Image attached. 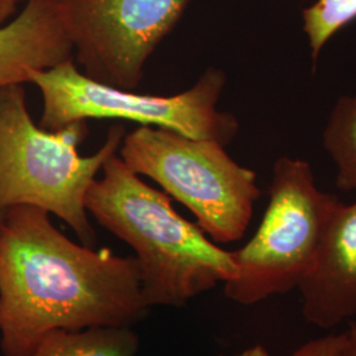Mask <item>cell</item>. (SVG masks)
<instances>
[{
    "label": "cell",
    "instance_id": "30bf717a",
    "mask_svg": "<svg viewBox=\"0 0 356 356\" xmlns=\"http://www.w3.org/2000/svg\"><path fill=\"white\" fill-rule=\"evenodd\" d=\"M138 350L132 326H99L49 331L31 356H135Z\"/></svg>",
    "mask_w": 356,
    "mask_h": 356
},
{
    "label": "cell",
    "instance_id": "8992f818",
    "mask_svg": "<svg viewBox=\"0 0 356 356\" xmlns=\"http://www.w3.org/2000/svg\"><path fill=\"white\" fill-rule=\"evenodd\" d=\"M28 83L41 92L38 126L49 131L92 119H113L166 128L225 147L239 131L238 119L218 108L226 76L216 67H209L191 89L175 95L139 94L98 82L86 76L74 58L32 73Z\"/></svg>",
    "mask_w": 356,
    "mask_h": 356
},
{
    "label": "cell",
    "instance_id": "e0dca14e",
    "mask_svg": "<svg viewBox=\"0 0 356 356\" xmlns=\"http://www.w3.org/2000/svg\"><path fill=\"white\" fill-rule=\"evenodd\" d=\"M3 214H4V213H0V222H1V218H3Z\"/></svg>",
    "mask_w": 356,
    "mask_h": 356
},
{
    "label": "cell",
    "instance_id": "5b68a950",
    "mask_svg": "<svg viewBox=\"0 0 356 356\" xmlns=\"http://www.w3.org/2000/svg\"><path fill=\"white\" fill-rule=\"evenodd\" d=\"M118 154L132 172L186 206L213 242H238L245 235L260 198L256 173L220 143L140 126L126 134Z\"/></svg>",
    "mask_w": 356,
    "mask_h": 356
},
{
    "label": "cell",
    "instance_id": "8fae6325",
    "mask_svg": "<svg viewBox=\"0 0 356 356\" xmlns=\"http://www.w3.org/2000/svg\"><path fill=\"white\" fill-rule=\"evenodd\" d=\"M323 147L337 165V186L356 191V95L339 98L323 131Z\"/></svg>",
    "mask_w": 356,
    "mask_h": 356
},
{
    "label": "cell",
    "instance_id": "277c9868",
    "mask_svg": "<svg viewBox=\"0 0 356 356\" xmlns=\"http://www.w3.org/2000/svg\"><path fill=\"white\" fill-rule=\"evenodd\" d=\"M339 200L316 184L309 163L288 156L273 166L269 201L251 241L232 251L236 275L226 297L254 305L298 288L316 267Z\"/></svg>",
    "mask_w": 356,
    "mask_h": 356
},
{
    "label": "cell",
    "instance_id": "ba28073f",
    "mask_svg": "<svg viewBox=\"0 0 356 356\" xmlns=\"http://www.w3.org/2000/svg\"><path fill=\"white\" fill-rule=\"evenodd\" d=\"M306 321L330 330L356 317V202L339 204L316 267L298 286Z\"/></svg>",
    "mask_w": 356,
    "mask_h": 356
},
{
    "label": "cell",
    "instance_id": "7a4b0ae2",
    "mask_svg": "<svg viewBox=\"0 0 356 356\" xmlns=\"http://www.w3.org/2000/svg\"><path fill=\"white\" fill-rule=\"evenodd\" d=\"M86 210L135 251L148 307L185 306L236 275L232 252L179 216L170 197L145 184L118 153L91 185Z\"/></svg>",
    "mask_w": 356,
    "mask_h": 356
},
{
    "label": "cell",
    "instance_id": "9a60e30c",
    "mask_svg": "<svg viewBox=\"0 0 356 356\" xmlns=\"http://www.w3.org/2000/svg\"><path fill=\"white\" fill-rule=\"evenodd\" d=\"M342 356H356V323L351 322L347 331L342 332Z\"/></svg>",
    "mask_w": 356,
    "mask_h": 356
},
{
    "label": "cell",
    "instance_id": "7c38bea8",
    "mask_svg": "<svg viewBox=\"0 0 356 356\" xmlns=\"http://www.w3.org/2000/svg\"><path fill=\"white\" fill-rule=\"evenodd\" d=\"M355 19L356 0H316L302 11V31L314 66L329 40Z\"/></svg>",
    "mask_w": 356,
    "mask_h": 356
},
{
    "label": "cell",
    "instance_id": "5bb4252c",
    "mask_svg": "<svg viewBox=\"0 0 356 356\" xmlns=\"http://www.w3.org/2000/svg\"><path fill=\"white\" fill-rule=\"evenodd\" d=\"M26 0H0V26L8 23L23 8Z\"/></svg>",
    "mask_w": 356,
    "mask_h": 356
},
{
    "label": "cell",
    "instance_id": "6da1fadb",
    "mask_svg": "<svg viewBox=\"0 0 356 356\" xmlns=\"http://www.w3.org/2000/svg\"><path fill=\"white\" fill-rule=\"evenodd\" d=\"M135 257L74 243L49 213L13 206L0 222V348L31 356L57 329L134 326L148 314Z\"/></svg>",
    "mask_w": 356,
    "mask_h": 356
},
{
    "label": "cell",
    "instance_id": "3957f363",
    "mask_svg": "<svg viewBox=\"0 0 356 356\" xmlns=\"http://www.w3.org/2000/svg\"><path fill=\"white\" fill-rule=\"evenodd\" d=\"M88 123L61 129L40 127L28 110L23 85L0 89V213L13 206H35L54 214L79 242L95 247L86 197L103 165L119 152L126 128L114 124L99 151L81 156Z\"/></svg>",
    "mask_w": 356,
    "mask_h": 356
},
{
    "label": "cell",
    "instance_id": "4fadbf2b",
    "mask_svg": "<svg viewBox=\"0 0 356 356\" xmlns=\"http://www.w3.org/2000/svg\"><path fill=\"white\" fill-rule=\"evenodd\" d=\"M342 334L327 335L302 344L292 356H342Z\"/></svg>",
    "mask_w": 356,
    "mask_h": 356
},
{
    "label": "cell",
    "instance_id": "52a82bcc",
    "mask_svg": "<svg viewBox=\"0 0 356 356\" xmlns=\"http://www.w3.org/2000/svg\"><path fill=\"white\" fill-rule=\"evenodd\" d=\"M74 61L86 76L135 90L153 51L189 0H56Z\"/></svg>",
    "mask_w": 356,
    "mask_h": 356
},
{
    "label": "cell",
    "instance_id": "9c48e42d",
    "mask_svg": "<svg viewBox=\"0 0 356 356\" xmlns=\"http://www.w3.org/2000/svg\"><path fill=\"white\" fill-rule=\"evenodd\" d=\"M74 58L56 0H26L0 26V89L24 85L35 72Z\"/></svg>",
    "mask_w": 356,
    "mask_h": 356
},
{
    "label": "cell",
    "instance_id": "2e32d148",
    "mask_svg": "<svg viewBox=\"0 0 356 356\" xmlns=\"http://www.w3.org/2000/svg\"><path fill=\"white\" fill-rule=\"evenodd\" d=\"M219 356H226V355H219ZM229 356H270L269 355V353H268L267 348L264 347V346H261V344H254L252 347H248V348H245V350H243L242 353H239V354H235V355H229Z\"/></svg>",
    "mask_w": 356,
    "mask_h": 356
}]
</instances>
